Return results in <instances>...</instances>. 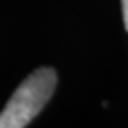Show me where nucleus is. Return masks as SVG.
Here are the masks:
<instances>
[{
	"label": "nucleus",
	"instance_id": "nucleus-1",
	"mask_svg": "<svg viewBox=\"0 0 128 128\" xmlns=\"http://www.w3.org/2000/svg\"><path fill=\"white\" fill-rule=\"evenodd\" d=\"M57 73L52 68L32 71L0 112V128H23L34 119L52 98Z\"/></svg>",
	"mask_w": 128,
	"mask_h": 128
},
{
	"label": "nucleus",
	"instance_id": "nucleus-2",
	"mask_svg": "<svg viewBox=\"0 0 128 128\" xmlns=\"http://www.w3.org/2000/svg\"><path fill=\"white\" fill-rule=\"evenodd\" d=\"M123 4V20H124V28L128 30V0H121Z\"/></svg>",
	"mask_w": 128,
	"mask_h": 128
}]
</instances>
